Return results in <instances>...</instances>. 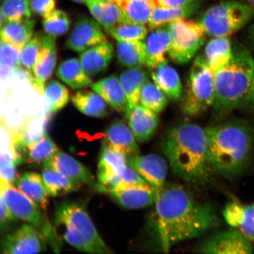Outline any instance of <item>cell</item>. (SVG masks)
<instances>
[{
	"instance_id": "cell-1",
	"label": "cell",
	"mask_w": 254,
	"mask_h": 254,
	"mask_svg": "<svg viewBox=\"0 0 254 254\" xmlns=\"http://www.w3.org/2000/svg\"><path fill=\"white\" fill-rule=\"evenodd\" d=\"M154 205L151 233L164 253L177 244L202 236L220 221L213 206L197 201L176 184L165 186Z\"/></svg>"
},
{
	"instance_id": "cell-2",
	"label": "cell",
	"mask_w": 254,
	"mask_h": 254,
	"mask_svg": "<svg viewBox=\"0 0 254 254\" xmlns=\"http://www.w3.org/2000/svg\"><path fill=\"white\" fill-rule=\"evenodd\" d=\"M211 170L225 179L240 176L254 155V125L245 119L224 120L205 128Z\"/></svg>"
},
{
	"instance_id": "cell-3",
	"label": "cell",
	"mask_w": 254,
	"mask_h": 254,
	"mask_svg": "<svg viewBox=\"0 0 254 254\" xmlns=\"http://www.w3.org/2000/svg\"><path fill=\"white\" fill-rule=\"evenodd\" d=\"M162 150L174 174L186 182L207 179L211 171L205 128L189 122L178 123L168 130Z\"/></svg>"
},
{
	"instance_id": "cell-4",
	"label": "cell",
	"mask_w": 254,
	"mask_h": 254,
	"mask_svg": "<svg viewBox=\"0 0 254 254\" xmlns=\"http://www.w3.org/2000/svg\"><path fill=\"white\" fill-rule=\"evenodd\" d=\"M254 72V60L246 47H233L230 62L215 73V97L212 116L222 122L241 107L249 94Z\"/></svg>"
},
{
	"instance_id": "cell-5",
	"label": "cell",
	"mask_w": 254,
	"mask_h": 254,
	"mask_svg": "<svg viewBox=\"0 0 254 254\" xmlns=\"http://www.w3.org/2000/svg\"><path fill=\"white\" fill-rule=\"evenodd\" d=\"M53 228L56 234L81 252L112 253L98 233L86 208L81 202L66 201L57 205Z\"/></svg>"
},
{
	"instance_id": "cell-6",
	"label": "cell",
	"mask_w": 254,
	"mask_h": 254,
	"mask_svg": "<svg viewBox=\"0 0 254 254\" xmlns=\"http://www.w3.org/2000/svg\"><path fill=\"white\" fill-rule=\"evenodd\" d=\"M215 97V73L203 55L193 61L182 97L181 109L186 116L201 115L213 106Z\"/></svg>"
},
{
	"instance_id": "cell-7",
	"label": "cell",
	"mask_w": 254,
	"mask_h": 254,
	"mask_svg": "<svg viewBox=\"0 0 254 254\" xmlns=\"http://www.w3.org/2000/svg\"><path fill=\"white\" fill-rule=\"evenodd\" d=\"M254 14L246 3L226 1L209 8L198 21L208 36L229 37L249 23Z\"/></svg>"
},
{
	"instance_id": "cell-8",
	"label": "cell",
	"mask_w": 254,
	"mask_h": 254,
	"mask_svg": "<svg viewBox=\"0 0 254 254\" xmlns=\"http://www.w3.org/2000/svg\"><path fill=\"white\" fill-rule=\"evenodd\" d=\"M167 26L170 34L168 55L178 64H186L204 45L207 34L199 21L187 18L174 21Z\"/></svg>"
},
{
	"instance_id": "cell-9",
	"label": "cell",
	"mask_w": 254,
	"mask_h": 254,
	"mask_svg": "<svg viewBox=\"0 0 254 254\" xmlns=\"http://www.w3.org/2000/svg\"><path fill=\"white\" fill-rule=\"evenodd\" d=\"M0 195L15 217L40 230L45 236L53 237L55 231L45 220L41 209L17 187L0 178Z\"/></svg>"
},
{
	"instance_id": "cell-10",
	"label": "cell",
	"mask_w": 254,
	"mask_h": 254,
	"mask_svg": "<svg viewBox=\"0 0 254 254\" xmlns=\"http://www.w3.org/2000/svg\"><path fill=\"white\" fill-rule=\"evenodd\" d=\"M95 188L107 193L127 209H142L154 205L156 201V190L147 184H120L112 187L96 184Z\"/></svg>"
},
{
	"instance_id": "cell-11",
	"label": "cell",
	"mask_w": 254,
	"mask_h": 254,
	"mask_svg": "<svg viewBox=\"0 0 254 254\" xmlns=\"http://www.w3.org/2000/svg\"><path fill=\"white\" fill-rule=\"evenodd\" d=\"M199 253L212 254H252V242L236 228L212 235L203 241Z\"/></svg>"
},
{
	"instance_id": "cell-12",
	"label": "cell",
	"mask_w": 254,
	"mask_h": 254,
	"mask_svg": "<svg viewBox=\"0 0 254 254\" xmlns=\"http://www.w3.org/2000/svg\"><path fill=\"white\" fill-rule=\"evenodd\" d=\"M1 249L5 254H36L46 250V242L36 228L24 224L5 236Z\"/></svg>"
},
{
	"instance_id": "cell-13",
	"label": "cell",
	"mask_w": 254,
	"mask_h": 254,
	"mask_svg": "<svg viewBox=\"0 0 254 254\" xmlns=\"http://www.w3.org/2000/svg\"><path fill=\"white\" fill-rule=\"evenodd\" d=\"M127 164L156 190L157 195L166 186L168 162L160 155L157 154H139L127 158Z\"/></svg>"
},
{
	"instance_id": "cell-14",
	"label": "cell",
	"mask_w": 254,
	"mask_h": 254,
	"mask_svg": "<svg viewBox=\"0 0 254 254\" xmlns=\"http://www.w3.org/2000/svg\"><path fill=\"white\" fill-rule=\"evenodd\" d=\"M41 46L33 69V75L28 79L30 84L41 95H43L46 82L56 68L57 49L56 37L41 33Z\"/></svg>"
},
{
	"instance_id": "cell-15",
	"label": "cell",
	"mask_w": 254,
	"mask_h": 254,
	"mask_svg": "<svg viewBox=\"0 0 254 254\" xmlns=\"http://www.w3.org/2000/svg\"><path fill=\"white\" fill-rule=\"evenodd\" d=\"M102 27L94 19L79 18L66 41V47L77 53H82L98 44L107 42Z\"/></svg>"
},
{
	"instance_id": "cell-16",
	"label": "cell",
	"mask_w": 254,
	"mask_h": 254,
	"mask_svg": "<svg viewBox=\"0 0 254 254\" xmlns=\"http://www.w3.org/2000/svg\"><path fill=\"white\" fill-rule=\"evenodd\" d=\"M127 158L103 142L98 165L100 185L112 187L121 183L120 175L127 166Z\"/></svg>"
},
{
	"instance_id": "cell-17",
	"label": "cell",
	"mask_w": 254,
	"mask_h": 254,
	"mask_svg": "<svg viewBox=\"0 0 254 254\" xmlns=\"http://www.w3.org/2000/svg\"><path fill=\"white\" fill-rule=\"evenodd\" d=\"M128 126L138 142L153 137L160 124L158 114L139 104L125 113Z\"/></svg>"
},
{
	"instance_id": "cell-18",
	"label": "cell",
	"mask_w": 254,
	"mask_h": 254,
	"mask_svg": "<svg viewBox=\"0 0 254 254\" xmlns=\"http://www.w3.org/2000/svg\"><path fill=\"white\" fill-rule=\"evenodd\" d=\"M103 142L127 158L140 154L139 142L131 128L120 120L114 121L108 127Z\"/></svg>"
},
{
	"instance_id": "cell-19",
	"label": "cell",
	"mask_w": 254,
	"mask_h": 254,
	"mask_svg": "<svg viewBox=\"0 0 254 254\" xmlns=\"http://www.w3.org/2000/svg\"><path fill=\"white\" fill-rule=\"evenodd\" d=\"M43 167L53 168L79 185H96L94 176L88 168L65 152H57L49 161L43 165Z\"/></svg>"
},
{
	"instance_id": "cell-20",
	"label": "cell",
	"mask_w": 254,
	"mask_h": 254,
	"mask_svg": "<svg viewBox=\"0 0 254 254\" xmlns=\"http://www.w3.org/2000/svg\"><path fill=\"white\" fill-rule=\"evenodd\" d=\"M114 47L109 41L84 51L79 56L82 68L90 77L107 70L114 58Z\"/></svg>"
},
{
	"instance_id": "cell-21",
	"label": "cell",
	"mask_w": 254,
	"mask_h": 254,
	"mask_svg": "<svg viewBox=\"0 0 254 254\" xmlns=\"http://www.w3.org/2000/svg\"><path fill=\"white\" fill-rule=\"evenodd\" d=\"M146 60L145 66L153 69L167 62L170 45V34L168 26L155 28L148 34L144 40Z\"/></svg>"
},
{
	"instance_id": "cell-22",
	"label": "cell",
	"mask_w": 254,
	"mask_h": 254,
	"mask_svg": "<svg viewBox=\"0 0 254 254\" xmlns=\"http://www.w3.org/2000/svg\"><path fill=\"white\" fill-rule=\"evenodd\" d=\"M85 5L108 33L117 25L128 23L122 7L106 0H88Z\"/></svg>"
},
{
	"instance_id": "cell-23",
	"label": "cell",
	"mask_w": 254,
	"mask_h": 254,
	"mask_svg": "<svg viewBox=\"0 0 254 254\" xmlns=\"http://www.w3.org/2000/svg\"><path fill=\"white\" fill-rule=\"evenodd\" d=\"M152 81L173 101L182 99L183 96V85L179 73L172 66L165 62L156 67L150 69Z\"/></svg>"
},
{
	"instance_id": "cell-24",
	"label": "cell",
	"mask_w": 254,
	"mask_h": 254,
	"mask_svg": "<svg viewBox=\"0 0 254 254\" xmlns=\"http://www.w3.org/2000/svg\"><path fill=\"white\" fill-rule=\"evenodd\" d=\"M91 87L117 112L125 113L128 109V100L116 75H111L101 79L92 84Z\"/></svg>"
},
{
	"instance_id": "cell-25",
	"label": "cell",
	"mask_w": 254,
	"mask_h": 254,
	"mask_svg": "<svg viewBox=\"0 0 254 254\" xmlns=\"http://www.w3.org/2000/svg\"><path fill=\"white\" fill-rule=\"evenodd\" d=\"M150 74L143 66H139L127 68L120 75L121 86L128 102L126 111L139 104L142 89L146 82L150 80Z\"/></svg>"
},
{
	"instance_id": "cell-26",
	"label": "cell",
	"mask_w": 254,
	"mask_h": 254,
	"mask_svg": "<svg viewBox=\"0 0 254 254\" xmlns=\"http://www.w3.org/2000/svg\"><path fill=\"white\" fill-rule=\"evenodd\" d=\"M15 186L24 195L39 206L41 210H46L49 204V193L42 176L35 172H26L17 177Z\"/></svg>"
},
{
	"instance_id": "cell-27",
	"label": "cell",
	"mask_w": 254,
	"mask_h": 254,
	"mask_svg": "<svg viewBox=\"0 0 254 254\" xmlns=\"http://www.w3.org/2000/svg\"><path fill=\"white\" fill-rule=\"evenodd\" d=\"M233 53L229 37H212L206 44L204 59L214 73L224 67L230 62Z\"/></svg>"
},
{
	"instance_id": "cell-28",
	"label": "cell",
	"mask_w": 254,
	"mask_h": 254,
	"mask_svg": "<svg viewBox=\"0 0 254 254\" xmlns=\"http://www.w3.org/2000/svg\"><path fill=\"white\" fill-rule=\"evenodd\" d=\"M201 6V0L180 7H164L157 4L148 24L149 28L152 30L174 21L188 18L195 14Z\"/></svg>"
},
{
	"instance_id": "cell-29",
	"label": "cell",
	"mask_w": 254,
	"mask_h": 254,
	"mask_svg": "<svg viewBox=\"0 0 254 254\" xmlns=\"http://www.w3.org/2000/svg\"><path fill=\"white\" fill-rule=\"evenodd\" d=\"M56 75L72 90L90 87L93 84L91 77L82 68L80 60L76 58L64 60L60 64Z\"/></svg>"
},
{
	"instance_id": "cell-30",
	"label": "cell",
	"mask_w": 254,
	"mask_h": 254,
	"mask_svg": "<svg viewBox=\"0 0 254 254\" xmlns=\"http://www.w3.org/2000/svg\"><path fill=\"white\" fill-rule=\"evenodd\" d=\"M36 21L34 19L7 21L1 27V40L23 49L33 38Z\"/></svg>"
},
{
	"instance_id": "cell-31",
	"label": "cell",
	"mask_w": 254,
	"mask_h": 254,
	"mask_svg": "<svg viewBox=\"0 0 254 254\" xmlns=\"http://www.w3.org/2000/svg\"><path fill=\"white\" fill-rule=\"evenodd\" d=\"M116 54L119 64L127 68L145 65L144 41H117Z\"/></svg>"
},
{
	"instance_id": "cell-32",
	"label": "cell",
	"mask_w": 254,
	"mask_h": 254,
	"mask_svg": "<svg viewBox=\"0 0 254 254\" xmlns=\"http://www.w3.org/2000/svg\"><path fill=\"white\" fill-rule=\"evenodd\" d=\"M71 101L77 109L88 116L105 117L110 113L107 103L94 91H78L73 95Z\"/></svg>"
},
{
	"instance_id": "cell-33",
	"label": "cell",
	"mask_w": 254,
	"mask_h": 254,
	"mask_svg": "<svg viewBox=\"0 0 254 254\" xmlns=\"http://www.w3.org/2000/svg\"><path fill=\"white\" fill-rule=\"evenodd\" d=\"M59 151L55 143L46 134L39 140L24 146L19 152L28 163L44 165Z\"/></svg>"
},
{
	"instance_id": "cell-34",
	"label": "cell",
	"mask_w": 254,
	"mask_h": 254,
	"mask_svg": "<svg viewBox=\"0 0 254 254\" xmlns=\"http://www.w3.org/2000/svg\"><path fill=\"white\" fill-rule=\"evenodd\" d=\"M41 176L49 196H60L76 191L81 186L53 168L44 167Z\"/></svg>"
},
{
	"instance_id": "cell-35",
	"label": "cell",
	"mask_w": 254,
	"mask_h": 254,
	"mask_svg": "<svg viewBox=\"0 0 254 254\" xmlns=\"http://www.w3.org/2000/svg\"><path fill=\"white\" fill-rule=\"evenodd\" d=\"M157 5L155 0H124L120 7L128 23L146 25L150 23Z\"/></svg>"
},
{
	"instance_id": "cell-36",
	"label": "cell",
	"mask_w": 254,
	"mask_h": 254,
	"mask_svg": "<svg viewBox=\"0 0 254 254\" xmlns=\"http://www.w3.org/2000/svg\"><path fill=\"white\" fill-rule=\"evenodd\" d=\"M46 134L45 122L39 117H31L23 121L14 141L19 150L30 143L39 140Z\"/></svg>"
},
{
	"instance_id": "cell-37",
	"label": "cell",
	"mask_w": 254,
	"mask_h": 254,
	"mask_svg": "<svg viewBox=\"0 0 254 254\" xmlns=\"http://www.w3.org/2000/svg\"><path fill=\"white\" fill-rule=\"evenodd\" d=\"M43 95L47 110L50 113L58 112L66 106L69 101L68 89L55 79L46 84Z\"/></svg>"
},
{
	"instance_id": "cell-38",
	"label": "cell",
	"mask_w": 254,
	"mask_h": 254,
	"mask_svg": "<svg viewBox=\"0 0 254 254\" xmlns=\"http://www.w3.org/2000/svg\"><path fill=\"white\" fill-rule=\"evenodd\" d=\"M167 95L153 81L149 80L143 87L139 98V104L154 112L160 114L167 106Z\"/></svg>"
},
{
	"instance_id": "cell-39",
	"label": "cell",
	"mask_w": 254,
	"mask_h": 254,
	"mask_svg": "<svg viewBox=\"0 0 254 254\" xmlns=\"http://www.w3.org/2000/svg\"><path fill=\"white\" fill-rule=\"evenodd\" d=\"M22 49L14 44L1 40V71L2 77H6L10 73L17 72L22 68Z\"/></svg>"
},
{
	"instance_id": "cell-40",
	"label": "cell",
	"mask_w": 254,
	"mask_h": 254,
	"mask_svg": "<svg viewBox=\"0 0 254 254\" xmlns=\"http://www.w3.org/2000/svg\"><path fill=\"white\" fill-rule=\"evenodd\" d=\"M30 0H4L1 7V15L5 23L30 18Z\"/></svg>"
},
{
	"instance_id": "cell-41",
	"label": "cell",
	"mask_w": 254,
	"mask_h": 254,
	"mask_svg": "<svg viewBox=\"0 0 254 254\" xmlns=\"http://www.w3.org/2000/svg\"><path fill=\"white\" fill-rule=\"evenodd\" d=\"M109 34L117 41H144L148 29L144 25L125 23L117 25Z\"/></svg>"
},
{
	"instance_id": "cell-42",
	"label": "cell",
	"mask_w": 254,
	"mask_h": 254,
	"mask_svg": "<svg viewBox=\"0 0 254 254\" xmlns=\"http://www.w3.org/2000/svg\"><path fill=\"white\" fill-rule=\"evenodd\" d=\"M41 46V33H37L22 49L21 63L27 79H29L33 75V69L40 52Z\"/></svg>"
},
{
	"instance_id": "cell-43",
	"label": "cell",
	"mask_w": 254,
	"mask_h": 254,
	"mask_svg": "<svg viewBox=\"0 0 254 254\" xmlns=\"http://www.w3.org/2000/svg\"><path fill=\"white\" fill-rule=\"evenodd\" d=\"M70 20L65 11L56 9L49 17L44 18L43 25L46 33L56 37L67 33L70 27Z\"/></svg>"
},
{
	"instance_id": "cell-44",
	"label": "cell",
	"mask_w": 254,
	"mask_h": 254,
	"mask_svg": "<svg viewBox=\"0 0 254 254\" xmlns=\"http://www.w3.org/2000/svg\"><path fill=\"white\" fill-rule=\"evenodd\" d=\"M237 229L247 239L254 241V204L243 205Z\"/></svg>"
},
{
	"instance_id": "cell-45",
	"label": "cell",
	"mask_w": 254,
	"mask_h": 254,
	"mask_svg": "<svg viewBox=\"0 0 254 254\" xmlns=\"http://www.w3.org/2000/svg\"><path fill=\"white\" fill-rule=\"evenodd\" d=\"M30 4L31 11L43 18L56 10V0H30Z\"/></svg>"
},
{
	"instance_id": "cell-46",
	"label": "cell",
	"mask_w": 254,
	"mask_h": 254,
	"mask_svg": "<svg viewBox=\"0 0 254 254\" xmlns=\"http://www.w3.org/2000/svg\"><path fill=\"white\" fill-rule=\"evenodd\" d=\"M0 226L2 230L7 228L17 219L1 198L0 201Z\"/></svg>"
},
{
	"instance_id": "cell-47",
	"label": "cell",
	"mask_w": 254,
	"mask_h": 254,
	"mask_svg": "<svg viewBox=\"0 0 254 254\" xmlns=\"http://www.w3.org/2000/svg\"><path fill=\"white\" fill-rule=\"evenodd\" d=\"M198 0H155L158 5L164 7H180L192 4Z\"/></svg>"
},
{
	"instance_id": "cell-48",
	"label": "cell",
	"mask_w": 254,
	"mask_h": 254,
	"mask_svg": "<svg viewBox=\"0 0 254 254\" xmlns=\"http://www.w3.org/2000/svg\"><path fill=\"white\" fill-rule=\"evenodd\" d=\"M244 110L254 113V72L252 85L250 89L249 94L244 100L242 106H241Z\"/></svg>"
},
{
	"instance_id": "cell-49",
	"label": "cell",
	"mask_w": 254,
	"mask_h": 254,
	"mask_svg": "<svg viewBox=\"0 0 254 254\" xmlns=\"http://www.w3.org/2000/svg\"><path fill=\"white\" fill-rule=\"evenodd\" d=\"M250 39L254 44V24L251 27L249 31Z\"/></svg>"
},
{
	"instance_id": "cell-50",
	"label": "cell",
	"mask_w": 254,
	"mask_h": 254,
	"mask_svg": "<svg viewBox=\"0 0 254 254\" xmlns=\"http://www.w3.org/2000/svg\"><path fill=\"white\" fill-rule=\"evenodd\" d=\"M106 1L110 2L111 3H113V4H115L121 6L122 5L124 0H106Z\"/></svg>"
},
{
	"instance_id": "cell-51",
	"label": "cell",
	"mask_w": 254,
	"mask_h": 254,
	"mask_svg": "<svg viewBox=\"0 0 254 254\" xmlns=\"http://www.w3.org/2000/svg\"><path fill=\"white\" fill-rule=\"evenodd\" d=\"M246 4L249 5L254 12V0H246Z\"/></svg>"
},
{
	"instance_id": "cell-52",
	"label": "cell",
	"mask_w": 254,
	"mask_h": 254,
	"mask_svg": "<svg viewBox=\"0 0 254 254\" xmlns=\"http://www.w3.org/2000/svg\"><path fill=\"white\" fill-rule=\"evenodd\" d=\"M70 1L78 3V4H86L88 0H70Z\"/></svg>"
},
{
	"instance_id": "cell-53",
	"label": "cell",
	"mask_w": 254,
	"mask_h": 254,
	"mask_svg": "<svg viewBox=\"0 0 254 254\" xmlns=\"http://www.w3.org/2000/svg\"><path fill=\"white\" fill-rule=\"evenodd\" d=\"M1 1H2V0H1Z\"/></svg>"
}]
</instances>
